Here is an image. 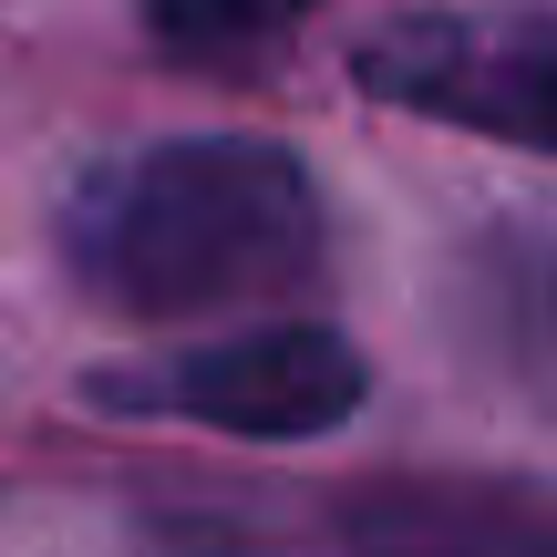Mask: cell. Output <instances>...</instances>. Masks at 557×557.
Listing matches in <instances>:
<instances>
[{
    "label": "cell",
    "instance_id": "cell-3",
    "mask_svg": "<svg viewBox=\"0 0 557 557\" xmlns=\"http://www.w3.org/2000/svg\"><path fill=\"white\" fill-rule=\"evenodd\" d=\"M94 403L114 413H186L218 434H331L341 413H361V351L341 331H238L207 351L145 361V372H103Z\"/></svg>",
    "mask_w": 557,
    "mask_h": 557
},
{
    "label": "cell",
    "instance_id": "cell-1",
    "mask_svg": "<svg viewBox=\"0 0 557 557\" xmlns=\"http://www.w3.org/2000/svg\"><path fill=\"white\" fill-rule=\"evenodd\" d=\"M62 259L124 320H207L289 299L320 269V197L259 135L114 156L62 207Z\"/></svg>",
    "mask_w": 557,
    "mask_h": 557
},
{
    "label": "cell",
    "instance_id": "cell-4",
    "mask_svg": "<svg viewBox=\"0 0 557 557\" xmlns=\"http://www.w3.org/2000/svg\"><path fill=\"white\" fill-rule=\"evenodd\" d=\"M351 557H557V496L475 475H403L341 506Z\"/></svg>",
    "mask_w": 557,
    "mask_h": 557
},
{
    "label": "cell",
    "instance_id": "cell-2",
    "mask_svg": "<svg viewBox=\"0 0 557 557\" xmlns=\"http://www.w3.org/2000/svg\"><path fill=\"white\" fill-rule=\"evenodd\" d=\"M351 83L403 114L557 156V11H413L351 52Z\"/></svg>",
    "mask_w": 557,
    "mask_h": 557
},
{
    "label": "cell",
    "instance_id": "cell-5",
    "mask_svg": "<svg viewBox=\"0 0 557 557\" xmlns=\"http://www.w3.org/2000/svg\"><path fill=\"white\" fill-rule=\"evenodd\" d=\"M465 320L517 393L557 403V218H517L465 269Z\"/></svg>",
    "mask_w": 557,
    "mask_h": 557
},
{
    "label": "cell",
    "instance_id": "cell-6",
    "mask_svg": "<svg viewBox=\"0 0 557 557\" xmlns=\"http://www.w3.org/2000/svg\"><path fill=\"white\" fill-rule=\"evenodd\" d=\"M320 0H145V32L197 73H238V62L278 52Z\"/></svg>",
    "mask_w": 557,
    "mask_h": 557
}]
</instances>
